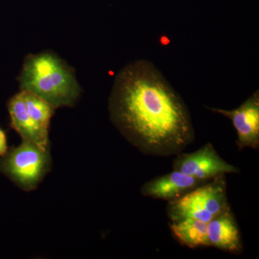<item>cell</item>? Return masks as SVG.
<instances>
[{"instance_id":"6da1fadb","label":"cell","mask_w":259,"mask_h":259,"mask_svg":"<svg viewBox=\"0 0 259 259\" xmlns=\"http://www.w3.org/2000/svg\"><path fill=\"white\" fill-rule=\"evenodd\" d=\"M109 110L122 136L148 156H176L195 139L188 107L150 61H134L121 70Z\"/></svg>"},{"instance_id":"7a4b0ae2","label":"cell","mask_w":259,"mask_h":259,"mask_svg":"<svg viewBox=\"0 0 259 259\" xmlns=\"http://www.w3.org/2000/svg\"><path fill=\"white\" fill-rule=\"evenodd\" d=\"M18 80L22 91L34 94L54 108L72 106L81 93L74 71L49 51L27 56Z\"/></svg>"},{"instance_id":"3957f363","label":"cell","mask_w":259,"mask_h":259,"mask_svg":"<svg viewBox=\"0 0 259 259\" xmlns=\"http://www.w3.org/2000/svg\"><path fill=\"white\" fill-rule=\"evenodd\" d=\"M229 207L226 177L221 175L168 202L167 214L171 222L192 219L208 223Z\"/></svg>"},{"instance_id":"277c9868","label":"cell","mask_w":259,"mask_h":259,"mask_svg":"<svg viewBox=\"0 0 259 259\" xmlns=\"http://www.w3.org/2000/svg\"><path fill=\"white\" fill-rule=\"evenodd\" d=\"M0 159V171L23 190H33L50 169L49 150L23 141Z\"/></svg>"},{"instance_id":"5b68a950","label":"cell","mask_w":259,"mask_h":259,"mask_svg":"<svg viewBox=\"0 0 259 259\" xmlns=\"http://www.w3.org/2000/svg\"><path fill=\"white\" fill-rule=\"evenodd\" d=\"M174 160V170L209 181L226 174H238L240 169L225 161L210 143L192 153H180Z\"/></svg>"},{"instance_id":"8992f818","label":"cell","mask_w":259,"mask_h":259,"mask_svg":"<svg viewBox=\"0 0 259 259\" xmlns=\"http://www.w3.org/2000/svg\"><path fill=\"white\" fill-rule=\"evenodd\" d=\"M231 120L237 132L238 148H259V93L255 91L239 107L232 110L207 107Z\"/></svg>"},{"instance_id":"52a82bcc","label":"cell","mask_w":259,"mask_h":259,"mask_svg":"<svg viewBox=\"0 0 259 259\" xmlns=\"http://www.w3.org/2000/svg\"><path fill=\"white\" fill-rule=\"evenodd\" d=\"M207 182L209 181L199 180L174 170L171 173L146 182L141 187V192L145 197L170 202L180 198Z\"/></svg>"},{"instance_id":"ba28073f","label":"cell","mask_w":259,"mask_h":259,"mask_svg":"<svg viewBox=\"0 0 259 259\" xmlns=\"http://www.w3.org/2000/svg\"><path fill=\"white\" fill-rule=\"evenodd\" d=\"M207 234L209 246L233 253L243 250L241 232L230 207L207 223Z\"/></svg>"},{"instance_id":"9c48e42d","label":"cell","mask_w":259,"mask_h":259,"mask_svg":"<svg viewBox=\"0 0 259 259\" xmlns=\"http://www.w3.org/2000/svg\"><path fill=\"white\" fill-rule=\"evenodd\" d=\"M8 109L10 126L18 133L23 141L49 150V133L42 131L29 115L22 92L10 99Z\"/></svg>"},{"instance_id":"30bf717a","label":"cell","mask_w":259,"mask_h":259,"mask_svg":"<svg viewBox=\"0 0 259 259\" xmlns=\"http://www.w3.org/2000/svg\"><path fill=\"white\" fill-rule=\"evenodd\" d=\"M170 228L181 244L190 248L209 246L207 223L197 220L185 219L173 221Z\"/></svg>"},{"instance_id":"8fae6325","label":"cell","mask_w":259,"mask_h":259,"mask_svg":"<svg viewBox=\"0 0 259 259\" xmlns=\"http://www.w3.org/2000/svg\"><path fill=\"white\" fill-rule=\"evenodd\" d=\"M21 92L29 115L42 131L49 133L51 119L55 108L34 94L22 90Z\"/></svg>"},{"instance_id":"7c38bea8","label":"cell","mask_w":259,"mask_h":259,"mask_svg":"<svg viewBox=\"0 0 259 259\" xmlns=\"http://www.w3.org/2000/svg\"><path fill=\"white\" fill-rule=\"evenodd\" d=\"M8 139L7 135L3 129L0 128V156H3L8 152Z\"/></svg>"}]
</instances>
